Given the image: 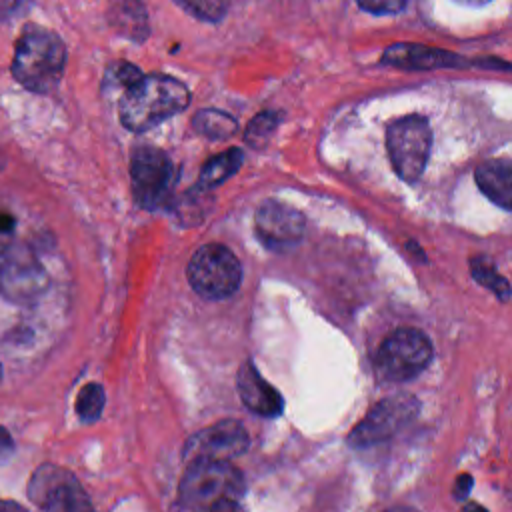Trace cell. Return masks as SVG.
Wrapping results in <instances>:
<instances>
[{
    "label": "cell",
    "mask_w": 512,
    "mask_h": 512,
    "mask_svg": "<svg viewBox=\"0 0 512 512\" xmlns=\"http://www.w3.org/2000/svg\"><path fill=\"white\" fill-rule=\"evenodd\" d=\"M188 102L190 94L180 80L164 74H150L124 90L118 114L128 130L144 132L182 112Z\"/></svg>",
    "instance_id": "cell-1"
},
{
    "label": "cell",
    "mask_w": 512,
    "mask_h": 512,
    "mask_svg": "<svg viewBox=\"0 0 512 512\" xmlns=\"http://www.w3.org/2000/svg\"><path fill=\"white\" fill-rule=\"evenodd\" d=\"M66 46L52 30L28 26L16 40L12 76L32 92H52L62 80Z\"/></svg>",
    "instance_id": "cell-2"
},
{
    "label": "cell",
    "mask_w": 512,
    "mask_h": 512,
    "mask_svg": "<svg viewBox=\"0 0 512 512\" xmlns=\"http://www.w3.org/2000/svg\"><path fill=\"white\" fill-rule=\"evenodd\" d=\"M244 492L240 470L228 462L198 460L190 462L182 482L180 498L194 510H208L214 502L224 498H238Z\"/></svg>",
    "instance_id": "cell-3"
},
{
    "label": "cell",
    "mask_w": 512,
    "mask_h": 512,
    "mask_svg": "<svg viewBox=\"0 0 512 512\" xmlns=\"http://www.w3.org/2000/svg\"><path fill=\"white\" fill-rule=\"evenodd\" d=\"M188 280L200 296L220 300L238 290L242 268L238 258L226 246L204 244L188 262Z\"/></svg>",
    "instance_id": "cell-4"
},
{
    "label": "cell",
    "mask_w": 512,
    "mask_h": 512,
    "mask_svg": "<svg viewBox=\"0 0 512 512\" xmlns=\"http://www.w3.org/2000/svg\"><path fill=\"white\" fill-rule=\"evenodd\" d=\"M386 146L396 174L404 182H416L426 168L432 146L430 124L422 116L394 120L386 130Z\"/></svg>",
    "instance_id": "cell-5"
},
{
    "label": "cell",
    "mask_w": 512,
    "mask_h": 512,
    "mask_svg": "<svg viewBox=\"0 0 512 512\" xmlns=\"http://www.w3.org/2000/svg\"><path fill=\"white\" fill-rule=\"evenodd\" d=\"M46 288V274L22 242H0V296L14 304L34 302Z\"/></svg>",
    "instance_id": "cell-6"
},
{
    "label": "cell",
    "mask_w": 512,
    "mask_h": 512,
    "mask_svg": "<svg viewBox=\"0 0 512 512\" xmlns=\"http://www.w3.org/2000/svg\"><path fill=\"white\" fill-rule=\"evenodd\" d=\"M430 358L432 344L426 334L416 328H400L382 342L376 356V368L386 380L404 382L420 374Z\"/></svg>",
    "instance_id": "cell-7"
},
{
    "label": "cell",
    "mask_w": 512,
    "mask_h": 512,
    "mask_svg": "<svg viewBox=\"0 0 512 512\" xmlns=\"http://www.w3.org/2000/svg\"><path fill=\"white\" fill-rule=\"evenodd\" d=\"M28 496L44 512H96L76 476L56 464H44L32 474Z\"/></svg>",
    "instance_id": "cell-8"
},
{
    "label": "cell",
    "mask_w": 512,
    "mask_h": 512,
    "mask_svg": "<svg viewBox=\"0 0 512 512\" xmlns=\"http://www.w3.org/2000/svg\"><path fill=\"white\" fill-rule=\"evenodd\" d=\"M130 178L136 204L146 210H156L170 198L176 172L170 158L162 150L146 146L134 152Z\"/></svg>",
    "instance_id": "cell-9"
},
{
    "label": "cell",
    "mask_w": 512,
    "mask_h": 512,
    "mask_svg": "<svg viewBox=\"0 0 512 512\" xmlns=\"http://www.w3.org/2000/svg\"><path fill=\"white\" fill-rule=\"evenodd\" d=\"M418 400L412 394H396L378 402L350 432L348 442L354 448L380 444L402 428H406L418 414Z\"/></svg>",
    "instance_id": "cell-10"
},
{
    "label": "cell",
    "mask_w": 512,
    "mask_h": 512,
    "mask_svg": "<svg viewBox=\"0 0 512 512\" xmlns=\"http://www.w3.org/2000/svg\"><path fill=\"white\" fill-rule=\"evenodd\" d=\"M246 448L248 434L244 426L236 420H222L194 434L184 446V458L188 462H228L230 458L240 456Z\"/></svg>",
    "instance_id": "cell-11"
},
{
    "label": "cell",
    "mask_w": 512,
    "mask_h": 512,
    "mask_svg": "<svg viewBox=\"0 0 512 512\" xmlns=\"http://www.w3.org/2000/svg\"><path fill=\"white\" fill-rule=\"evenodd\" d=\"M256 236L270 250H284L300 242L304 234V216L278 200L264 202L254 218Z\"/></svg>",
    "instance_id": "cell-12"
},
{
    "label": "cell",
    "mask_w": 512,
    "mask_h": 512,
    "mask_svg": "<svg viewBox=\"0 0 512 512\" xmlns=\"http://www.w3.org/2000/svg\"><path fill=\"white\" fill-rule=\"evenodd\" d=\"M382 62L402 70H434V68L464 64L452 52L422 46V44H394L382 54Z\"/></svg>",
    "instance_id": "cell-13"
},
{
    "label": "cell",
    "mask_w": 512,
    "mask_h": 512,
    "mask_svg": "<svg viewBox=\"0 0 512 512\" xmlns=\"http://www.w3.org/2000/svg\"><path fill=\"white\" fill-rule=\"evenodd\" d=\"M238 394L246 408L260 416H278L282 412V396L260 376L252 362L238 370Z\"/></svg>",
    "instance_id": "cell-14"
},
{
    "label": "cell",
    "mask_w": 512,
    "mask_h": 512,
    "mask_svg": "<svg viewBox=\"0 0 512 512\" xmlns=\"http://www.w3.org/2000/svg\"><path fill=\"white\" fill-rule=\"evenodd\" d=\"M480 190L504 210L512 208V166L508 160H488L476 168Z\"/></svg>",
    "instance_id": "cell-15"
},
{
    "label": "cell",
    "mask_w": 512,
    "mask_h": 512,
    "mask_svg": "<svg viewBox=\"0 0 512 512\" xmlns=\"http://www.w3.org/2000/svg\"><path fill=\"white\" fill-rule=\"evenodd\" d=\"M244 156L238 148H230L228 152L208 160L200 172V186L202 188H212L230 178L242 164Z\"/></svg>",
    "instance_id": "cell-16"
},
{
    "label": "cell",
    "mask_w": 512,
    "mask_h": 512,
    "mask_svg": "<svg viewBox=\"0 0 512 512\" xmlns=\"http://www.w3.org/2000/svg\"><path fill=\"white\" fill-rule=\"evenodd\" d=\"M194 128L208 136V138H214V140H220V138H230L234 132H236V120L220 110H200L194 120H192Z\"/></svg>",
    "instance_id": "cell-17"
},
{
    "label": "cell",
    "mask_w": 512,
    "mask_h": 512,
    "mask_svg": "<svg viewBox=\"0 0 512 512\" xmlns=\"http://www.w3.org/2000/svg\"><path fill=\"white\" fill-rule=\"evenodd\" d=\"M104 408V390L100 384H86L76 398V414L82 422H94Z\"/></svg>",
    "instance_id": "cell-18"
},
{
    "label": "cell",
    "mask_w": 512,
    "mask_h": 512,
    "mask_svg": "<svg viewBox=\"0 0 512 512\" xmlns=\"http://www.w3.org/2000/svg\"><path fill=\"white\" fill-rule=\"evenodd\" d=\"M182 10L204 22H220L230 6V0H174Z\"/></svg>",
    "instance_id": "cell-19"
},
{
    "label": "cell",
    "mask_w": 512,
    "mask_h": 512,
    "mask_svg": "<svg viewBox=\"0 0 512 512\" xmlns=\"http://www.w3.org/2000/svg\"><path fill=\"white\" fill-rule=\"evenodd\" d=\"M472 274L474 278L484 284L486 288H490L498 298L506 300L510 294V286L508 282L494 270V266L490 262H486L484 258H476L472 260Z\"/></svg>",
    "instance_id": "cell-20"
},
{
    "label": "cell",
    "mask_w": 512,
    "mask_h": 512,
    "mask_svg": "<svg viewBox=\"0 0 512 512\" xmlns=\"http://www.w3.org/2000/svg\"><path fill=\"white\" fill-rule=\"evenodd\" d=\"M276 124H278V116L274 112H262L254 116L246 128V136H244L246 142L254 148H262L272 136Z\"/></svg>",
    "instance_id": "cell-21"
},
{
    "label": "cell",
    "mask_w": 512,
    "mask_h": 512,
    "mask_svg": "<svg viewBox=\"0 0 512 512\" xmlns=\"http://www.w3.org/2000/svg\"><path fill=\"white\" fill-rule=\"evenodd\" d=\"M358 4L372 14H396L406 6V0H358Z\"/></svg>",
    "instance_id": "cell-22"
},
{
    "label": "cell",
    "mask_w": 512,
    "mask_h": 512,
    "mask_svg": "<svg viewBox=\"0 0 512 512\" xmlns=\"http://www.w3.org/2000/svg\"><path fill=\"white\" fill-rule=\"evenodd\" d=\"M208 512H244V508L238 504V500L234 498H224V500H218L214 502Z\"/></svg>",
    "instance_id": "cell-23"
},
{
    "label": "cell",
    "mask_w": 512,
    "mask_h": 512,
    "mask_svg": "<svg viewBox=\"0 0 512 512\" xmlns=\"http://www.w3.org/2000/svg\"><path fill=\"white\" fill-rule=\"evenodd\" d=\"M12 448H14V442H12L10 432L6 428H0V462L10 456Z\"/></svg>",
    "instance_id": "cell-24"
},
{
    "label": "cell",
    "mask_w": 512,
    "mask_h": 512,
    "mask_svg": "<svg viewBox=\"0 0 512 512\" xmlns=\"http://www.w3.org/2000/svg\"><path fill=\"white\" fill-rule=\"evenodd\" d=\"M470 488H472V478H470L468 474H466V476H460V478H458V482H456V488H454L456 498H458V500L466 498V496H468V492H470Z\"/></svg>",
    "instance_id": "cell-25"
},
{
    "label": "cell",
    "mask_w": 512,
    "mask_h": 512,
    "mask_svg": "<svg viewBox=\"0 0 512 512\" xmlns=\"http://www.w3.org/2000/svg\"><path fill=\"white\" fill-rule=\"evenodd\" d=\"M14 226H16V220H14L10 214L0 212V232H2V234H4V232H12Z\"/></svg>",
    "instance_id": "cell-26"
},
{
    "label": "cell",
    "mask_w": 512,
    "mask_h": 512,
    "mask_svg": "<svg viewBox=\"0 0 512 512\" xmlns=\"http://www.w3.org/2000/svg\"><path fill=\"white\" fill-rule=\"evenodd\" d=\"M0 512H28L24 506H20L18 502L12 500H2L0 498Z\"/></svg>",
    "instance_id": "cell-27"
},
{
    "label": "cell",
    "mask_w": 512,
    "mask_h": 512,
    "mask_svg": "<svg viewBox=\"0 0 512 512\" xmlns=\"http://www.w3.org/2000/svg\"><path fill=\"white\" fill-rule=\"evenodd\" d=\"M16 4H18V0H0V12L4 16H10L12 10L16 8Z\"/></svg>",
    "instance_id": "cell-28"
},
{
    "label": "cell",
    "mask_w": 512,
    "mask_h": 512,
    "mask_svg": "<svg viewBox=\"0 0 512 512\" xmlns=\"http://www.w3.org/2000/svg\"><path fill=\"white\" fill-rule=\"evenodd\" d=\"M462 512H486L480 504H466L464 508H462Z\"/></svg>",
    "instance_id": "cell-29"
},
{
    "label": "cell",
    "mask_w": 512,
    "mask_h": 512,
    "mask_svg": "<svg viewBox=\"0 0 512 512\" xmlns=\"http://www.w3.org/2000/svg\"><path fill=\"white\" fill-rule=\"evenodd\" d=\"M458 2L468 4V6H484V4H488L490 0H458Z\"/></svg>",
    "instance_id": "cell-30"
},
{
    "label": "cell",
    "mask_w": 512,
    "mask_h": 512,
    "mask_svg": "<svg viewBox=\"0 0 512 512\" xmlns=\"http://www.w3.org/2000/svg\"><path fill=\"white\" fill-rule=\"evenodd\" d=\"M388 512H416V510H412V508H392Z\"/></svg>",
    "instance_id": "cell-31"
},
{
    "label": "cell",
    "mask_w": 512,
    "mask_h": 512,
    "mask_svg": "<svg viewBox=\"0 0 512 512\" xmlns=\"http://www.w3.org/2000/svg\"><path fill=\"white\" fill-rule=\"evenodd\" d=\"M4 162H6V158H4V154L0 152V170H2V166H4Z\"/></svg>",
    "instance_id": "cell-32"
},
{
    "label": "cell",
    "mask_w": 512,
    "mask_h": 512,
    "mask_svg": "<svg viewBox=\"0 0 512 512\" xmlns=\"http://www.w3.org/2000/svg\"><path fill=\"white\" fill-rule=\"evenodd\" d=\"M0 374H2V366H0Z\"/></svg>",
    "instance_id": "cell-33"
}]
</instances>
